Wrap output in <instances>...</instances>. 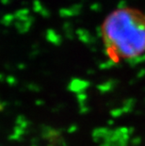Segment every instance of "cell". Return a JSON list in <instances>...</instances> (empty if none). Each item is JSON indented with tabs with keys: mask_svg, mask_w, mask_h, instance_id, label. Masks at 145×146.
<instances>
[{
	"mask_svg": "<svg viewBox=\"0 0 145 146\" xmlns=\"http://www.w3.org/2000/svg\"><path fill=\"white\" fill-rule=\"evenodd\" d=\"M101 36L105 51L114 62L145 54V13L133 7L112 11L104 19Z\"/></svg>",
	"mask_w": 145,
	"mask_h": 146,
	"instance_id": "cell-1",
	"label": "cell"
}]
</instances>
